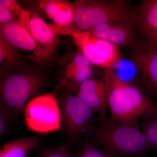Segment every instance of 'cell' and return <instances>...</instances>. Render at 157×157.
<instances>
[{
	"label": "cell",
	"mask_w": 157,
	"mask_h": 157,
	"mask_svg": "<svg viewBox=\"0 0 157 157\" xmlns=\"http://www.w3.org/2000/svg\"><path fill=\"white\" fill-rule=\"evenodd\" d=\"M108 92L110 120L137 126L138 120L157 110V105L135 86L124 80L113 70H103Z\"/></svg>",
	"instance_id": "1"
},
{
	"label": "cell",
	"mask_w": 157,
	"mask_h": 157,
	"mask_svg": "<svg viewBox=\"0 0 157 157\" xmlns=\"http://www.w3.org/2000/svg\"><path fill=\"white\" fill-rule=\"evenodd\" d=\"M99 121L97 124H92L87 132L102 150L114 157H135L149 150L138 126L115 122L109 118L100 117Z\"/></svg>",
	"instance_id": "2"
},
{
	"label": "cell",
	"mask_w": 157,
	"mask_h": 157,
	"mask_svg": "<svg viewBox=\"0 0 157 157\" xmlns=\"http://www.w3.org/2000/svg\"><path fill=\"white\" fill-rule=\"evenodd\" d=\"M74 28L85 31L101 24L124 22L137 25L138 13L126 0H78L74 2Z\"/></svg>",
	"instance_id": "3"
},
{
	"label": "cell",
	"mask_w": 157,
	"mask_h": 157,
	"mask_svg": "<svg viewBox=\"0 0 157 157\" xmlns=\"http://www.w3.org/2000/svg\"><path fill=\"white\" fill-rule=\"evenodd\" d=\"M44 82V78L36 73H17L8 76L1 83L0 106L15 117L24 111L27 101L35 98Z\"/></svg>",
	"instance_id": "4"
},
{
	"label": "cell",
	"mask_w": 157,
	"mask_h": 157,
	"mask_svg": "<svg viewBox=\"0 0 157 157\" xmlns=\"http://www.w3.org/2000/svg\"><path fill=\"white\" fill-rule=\"evenodd\" d=\"M25 120L28 128L39 134L57 132L62 123L60 107L55 93L35 97L26 105Z\"/></svg>",
	"instance_id": "5"
},
{
	"label": "cell",
	"mask_w": 157,
	"mask_h": 157,
	"mask_svg": "<svg viewBox=\"0 0 157 157\" xmlns=\"http://www.w3.org/2000/svg\"><path fill=\"white\" fill-rule=\"evenodd\" d=\"M71 36L78 52L84 55L92 66L111 70L121 67L122 56L118 46L86 31L74 29Z\"/></svg>",
	"instance_id": "6"
},
{
	"label": "cell",
	"mask_w": 157,
	"mask_h": 157,
	"mask_svg": "<svg viewBox=\"0 0 157 157\" xmlns=\"http://www.w3.org/2000/svg\"><path fill=\"white\" fill-rule=\"evenodd\" d=\"M62 122L69 137L79 140L94 121L95 113L78 96L67 94L60 102Z\"/></svg>",
	"instance_id": "7"
},
{
	"label": "cell",
	"mask_w": 157,
	"mask_h": 157,
	"mask_svg": "<svg viewBox=\"0 0 157 157\" xmlns=\"http://www.w3.org/2000/svg\"><path fill=\"white\" fill-rule=\"evenodd\" d=\"M1 36L14 47L27 52L26 57L38 64L46 63L51 59L19 23L11 21L1 25Z\"/></svg>",
	"instance_id": "8"
},
{
	"label": "cell",
	"mask_w": 157,
	"mask_h": 157,
	"mask_svg": "<svg viewBox=\"0 0 157 157\" xmlns=\"http://www.w3.org/2000/svg\"><path fill=\"white\" fill-rule=\"evenodd\" d=\"M36 3L53 23H49L51 28L57 35L71 36L74 29L75 3L66 0H41Z\"/></svg>",
	"instance_id": "9"
},
{
	"label": "cell",
	"mask_w": 157,
	"mask_h": 157,
	"mask_svg": "<svg viewBox=\"0 0 157 157\" xmlns=\"http://www.w3.org/2000/svg\"><path fill=\"white\" fill-rule=\"evenodd\" d=\"M18 18L19 23L28 31L37 44L52 56L60 41L58 35L51 28L49 24L36 13L24 9Z\"/></svg>",
	"instance_id": "10"
},
{
	"label": "cell",
	"mask_w": 157,
	"mask_h": 157,
	"mask_svg": "<svg viewBox=\"0 0 157 157\" xmlns=\"http://www.w3.org/2000/svg\"><path fill=\"white\" fill-rule=\"evenodd\" d=\"M60 65L63 72L61 85L69 86L76 91L84 82L93 77L92 65L79 52L68 54L61 61Z\"/></svg>",
	"instance_id": "11"
},
{
	"label": "cell",
	"mask_w": 157,
	"mask_h": 157,
	"mask_svg": "<svg viewBox=\"0 0 157 157\" xmlns=\"http://www.w3.org/2000/svg\"><path fill=\"white\" fill-rule=\"evenodd\" d=\"M134 25L124 22L101 24L85 31L117 46L133 47L138 44Z\"/></svg>",
	"instance_id": "12"
},
{
	"label": "cell",
	"mask_w": 157,
	"mask_h": 157,
	"mask_svg": "<svg viewBox=\"0 0 157 157\" xmlns=\"http://www.w3.org/2000/svg\"><path fill=\"white\" fill-rule=\"evenodd\" d=\"M145 87L157 94V49L147 43L137 44L132 57Z\"/></svg>",
	"instance_id": "13"
},
{
	"label": "cell",
	"mask_w": 157,
	"mask_h": 157,
	"mask_svg": "<svg viewBox=\"0 0 157 157\" xmlns=\"http://www.w3.org/2000/svg\"><path fill=\"white\" fill-rule=\"evenodd\" d=\"M77 96L96 113H99L101 118H108V92L104 77L101 79L92 77L84 82L78 88Z\"/></svg>",
	"instance_id": "14"
},
{
	"label": "cell",
	"mask_w": 157,
	"mask_h": 157,
	"mask_svg": "<svg viewBox=\"0 0 157 157\" xmlns=\"http://www.w3.org/2000/svg\"><path fill=\"white\" fill-rule=\"evenodd\" d=\"M41 137L35 136L10 140L0 148V157H29L30 154L39 148Z\"/></svg>",
	"instance_id": "15"
},
{
	"label": "cell",
	"mask_w": 157,
	"mask_h": 157,
	"mask_svg": "<svg viewBox=\"0 0 157 157\" xmlns=\"http://www.w3.org/2000/svg\"><path fill=\"white\" fill-rule=\"evenodd\" d=\"M137 25L147 39L157 31V0H143L139 6Z\"/></svg>",
	"instance_id": "16"
},
{
	"label": "cell",
	"mask_w": 157,
	"mask_h": 157,
	"mask_svg": "<svg viewBox=\"0 0 157 157\" xmlns=\"http://www.w3.org/2000/svg\"><path fill=\"white\" fill-rule=\"evenodd\" d=\"M141 132L149 148L157 151V110L141 118Z\"/></svg>",
	"instance_id": "17"
},
{
	"label": "cell",
	"mask_w": 157,
	"mask_h": 157,
	"mask_svg": "<svg viewBox=\"0 0 157 157\" xmlns=\"http://www.w3.org/2000/svg\"><path fill=\"white\" fill-rule=\"evenodd\" d=\"M22 8L14 0L0 1V22L4 24L11 22L15 16H19Z\"/></svg>",
	"instance_id": "18"
},
{
	"label": "cell",
	"mask_w": 157,
	"mask_h": 157,
	"mask_svg": "<svg viewBox=\"0 0 157 157\" xmlns=\"http://www.w3.org/2000/svg\"><path fill=\"white\" fill-rule=\"evenodd\" d=\"M11 45L5 38L0 37V63L1 65L8 66L17 61L18 56Z\"/></svg>",
	"instance_id": "19"
},
{
	"label": "cell",
	"mask_w": 157,
	"mask_h": 157,
	"mask_svg": "<svg viewBox=\"0 0 157 157\" xmlns=\"http://www.w3.org/2000/svg\"><path fill=\"white\" fill-rule=\"evenodd\" d=\"M14 116L11 113L0 106V138L11 132Z\"/></svg>",
	"instance_id": "20"
},
{
	"label": "cell",
	"mask_w": 157,
	"mask_h": 157,
	"mask_svg": "<svg viewBox=\"0 0 157 157\" xmlns=\"http://www.w3.org/2000/svg\"><path fill=\"white\" fill-rule=\"evenodd\" d=\"M73 155V157H114L93 145H85Z\"/></svg>",
	"instance_id": "21"
},
{
	"label": "cell",
	"mask_w": 157,
	"mask_h": 157,
	"mask_svg": "<svg viewBox=\"0 0 157 157\" xmlns=\"http://www.w3.org/2000/svg\"><path fill=\"white\" fill-rule=\"evenodd\" d=\"M39 157H73V154L67 150V145L54 147L43 150Z\"/></svg>",
	"instance_id": "22"
},
{
	"label": "cell",
	"mask_w": 157,
	"mask_h": 157,
	"mask_svg": "<svg viewBox=\"0 0 157 157\" xmlns=\"http://www.w3.org/2000/svg\"><path fill=\"white\" fill-rule=\"evenodd\" d=\"M147 43L157 49V31L147 39Z\"/></svg>",
	"instance_id": "23"
},
{
	"label": "cell",
	"mask_w": 157,
	"mask_h": 157,
	"mask_svg": "<svg viewBox=\"0 0 157 157\" xmlns=\"http://www.w3.org/2000/svg\"></svg>",
	"instance_id": "24"
},
{
	"label": "cell",
	"mask_w": 157,
	"mask_h": 157,
	"mask_svg": "<svg viewBox=\"0 0 157 157\" xmlns=\"http://www.w3.org/2000/svg\"></svg>",
	"instance_id": "25"
}]
</instances>
